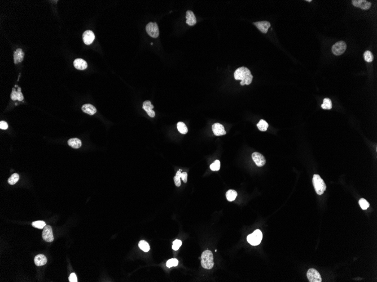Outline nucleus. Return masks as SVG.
<instances>
[{
	"label": "nucleus",
	"instance_id": "f257e3e1",
	"mask_svg": "<svg viewBox=\"0 0 377 282\" xmlns=\"http://www.w3.org/2000/svg\"><path fill=\"white\" fill-rule=\"evenodd\" d=\"M234 79L236 80H241V85H250L253 79L251 72L247 68L242 67L238 68L234 73Z\"/></svg>",
	"mask_w": 377,
	"mask_h": 282
},
{
	"label": "nucleus",
	"instance_id": "f03ea898",
	"mask_svg": "<svg viewBox=\"0 0 377 282\" xmlns=\"http://www.w3.org/2000/svg\"><path fill=\"white\" fill-rule=\"evenodd\" d=\"M201 265L205 269H211L214 267V256L210 250H205L201 256Z\"/></svg>",
	"mask_w": 377,
	"mask_h": 282
},
{
	"label": "nucleus",
	"instance_id": "7ed1b4c3",
	"mask_svg": "<svg viewBox=\"0 0 377 282\" xmlns=\"http://www.w3.org/2000/svg\"><path fill=\"white\" fill-rule=\"evenodd\" d=\"M313 185L317 194L321 195L324 194L326 189V185L319 175L315 174L312 179Z\"/></svg>",
	"mask_w": 377,
	"mask_h": 282
},
{
	"label": "nucleus",
	"instance_id": "20e7f679",
	"mask_svg": "<svg viewBox=\"0 0 377 282\" xmlns=\"http://www.w3.org/2000/svg\"><path fill=\"white\" fill-rule=\"evenodd\" d=\"M263 239V234L262 232L257 229L255 231H254L252 234L247 236V242L252 245H259L261 243Z\"/></svg>",
	"mask_w": 377,
	"mask_h": 282
},
{
	"label": "nucleus",
	"instance_id": "39448f33",
	"mask_svg": "<svg viewBox=\"0 0 377 282\" xmlns=\"http://www.w3.org/2000/svg\"><path fill=\"white\" fill-rule=\"evenodd\" d=\"M347 49V45L344 41L338 42L332 47L333 53L336 56L342 55Z\"/></svg>",
	"mask_w": 377,
	"mask_h": 282
},
{
	"label": "nucleus",
	"instance_id": "423d86ee",
	"mask_svg": "<svg viewBox=\"0 0 377 282\" xmlns=\"http://www.w3.org/2000/svg\"><path fill=\"white\" fill-rule=\"evenodd\" d=\"M146 32L148 33L150 37L157 38L159 35L158 26L157 23L150 22L147 24L146 27Z\"/></svg>",
	"mask_w": 377,
	"mask_h": 282
},
{
	"label": "nucleus",
	"instance_id": "0eeeda50",
	"mask_svg": "<svg viewBox=\"0 0 377 282\" xmlns=\"http://www.w3.org/2000/svg\"><path fill=\"white\" fill-rule=\"evenodd\" d=\"M307 277L309 282H321L322 278L319 272L315 269L311 268L308 270Z\"/></svg>",
	"mask_w": 377,
	"mask_h": 282
},
{
	"label": "nucleus",
	"instance_id": "6e6552de",
	"mask_svg": "<svg viewBox=\"0 0 377 282\" xmlns=\"http://www.w3.org/2000/svg\"><path fill=\"white\" fill-rule=\"evenodd\" d=\"M42 238L47 242H51L54 240V236L53 230L50 226L46 225L42 231Z\"/></svg>",
	"mask_w": 377,
	"mask_h": 282
},
{
	"label": "nucleus",
	"instance_id": "1a4fd4ad",
	"mask_svg": "<svg viewBox=\"0 0 377 282\" xmlns=\"http://www.w3.org/2000/svg\"><path fill=\"white\" fill-rule=\"evenodd\" d=\"M251 156L253 161L257 166L262 167L266 165V158L261 153L254 152L252 154Z\"/></svg>",
	"mask_w": 377,
	"mask_h": 282
},
{
	"label": "nucleus",
	"instance_id": "9d476101",
	"mask_svg": "<svg viewBox=\"0 0 377 282\" xmlns=\"http://www.w3.org/2000/svg\"><path fill=\"white\" fill-rule=\"evenodd\" d=\"M94 39H95V35L94 33L90 30L86 31L85 32H84L83 34V41L85 43V44L87 45L92 44V42L94 41Z\"/></svg>",
	"mask_w": 377,
	"mask_h": 282
},
{
	"label": "nucleus",
	"instance_id": "9b49d317",
	"mask_svg": "<svg viewBox=\"0 0 377 282\" xmlns=\"http://www.w3.org/2000/svg\"><path fill=\"white\" fill-rule=\"evenodd\" d=\"M253 24L255 25L256 27L258 28V29L261 32L263 33H266L270 27V23L267 21H261V22H255L253 23Z\"/></svg>",
	"mask_w": 377,
	"mask_h": 282
},
{
	"label": "nucleus",
	"instance_id": "f8f14e48",
	"mask_svg": "<svg viewBox=\"0 0 377 282\" xmlns=\"http://www.w3.org/2000/svg\"><path fill=\"white\" fill-rule=\"evenodd\" d=\"M352 2L354 6L360 7L363 10L369 9L372 5L370 2L365 0H352Z\"/></svg>",
	"mask_w": 377,
	"mask_h": 282
},
{
	"label": "nucleus",
	"instance_id": "ddd939ff",
	"mask_svg": "<svg viewBox=\"0 0 377 282\" xmlns=\"http://www.w3.org/2000/svg\"><path fill=\"white\" fill-rule=\"evenodd\" d=\"M212 129L214 135L216 136H223L226 134L227 132L225 130L224 127L223 125L219 123H216L212 125Z\"/></svg>",
	"mask_w": 377,
	"mask_h": 282
},
{
	"label": "nucleus",
	"instance_id": "4468645a",
	"mask_svg": "<svg viewBox=\"0 0 377 282\" xmlns=\"http://www.w3.org/2000/svg\"><path fill=\"white\" fill-rule=\"evenodd\" d=\"M142 108H143V109H144V111H146V113L148 114V116H150V117H152V118H153V117H155V113L153 110V109L154 108V105L151 104V102L150 101L146 100V101L144 102Z\"/></svg>",
	"mask_w": 377,
	"mask_h": 282
},
{
	"label": "nucleus",
	"instance_id": "2eb2a0df",
	"mask_svg": "<svg viewBox=\"0 0 377 282\" xmlns=\"http://www.w3.org/2000/svg\"><path fill=\"white\" fill-rule=\"evenodd\" d=\"M186 23L190 26H193L196 23V19L194 14L190 10L187 11L186 14Z\"/></svg>",
	"mask_w": 377,
	"mask_h": 282
},
{
	"label": "nucleus",
	"instance_id": "dca6fc26",
	"mask_svg": "<svg viewBox=\"0 0 377 282\" xmlns=\"http://www.w3.org/2000/svg\"><path fill=\"white\" fill-rule=\"evenodd\" d=\"M74 65L76 69L78 70H86L88 67V64L86 61L82 59H76L74 61Z\"/></svg>",
	"mask_w": 377,
	"mask_h": 282
},
{
	"label": "nucleus",
	"instance_id": "f3484780",
	"mask_svg": "<svg viewBox=\"0 0 377 282\" xmlns=\"http://www.w3.org/2000/svg\"><path fill=\"white\" fill-rule=\"evenodd\" d=\"M81 109L83 112L90 116L94 115L97 112L96 108L90 104H86L83 105L81 108Z\"/></svg>",
	"mask_w": 377,
	"mask_h": 282
},
{
	"label": "nucleus",
	"instance_id": "a211bd4d",
	"mask_svg": "<svg viewBox=\"0 0 377 282\" xmlns=\"http://www.w3.org/2000/svg\"><path fill=\"white\" fill-rule=\"evenodd\" d=\"M24 53L21 49H18L14 53V61L15 64L22 62L23 60Z\"/></svg>",
	"mask_w": 377,
	"mask_h": 282
},
{
	"label": "nucleus",
	"instance_id": "6ab92c4d",
	"mask_svg": "<svg viewBox=\"0 0 377 282\" xmlns=\"http://www.w3.org/2000/svg\"><path fill=\"white\" fill-rule=\"evenodd\" d=\"M35 264L37 266H41L47 264V259L45 255L39 254L37 255L34 259Z\"/></svg>",
	"mask_w": 377,
	"mask_h": 282
},
{
	"label": "nucleus",
	"instance_id": "aec40b11",
	"mask_svg": "<svg viewBox=\"0 0 377 282\" xmlns=\"http://www.w3.org/2000/svg\"><path fill=\"white\" fill-rule=\"evenodd\" d=\"M68 144L71 147L74 148V149H78L80 148L82 145L81 141L78 138H72L68 140Z\"/></svg>",
	"mask_w": 377,
	"mask_h": 282
},
{
	"label": "nucleus",
	"instance_id": "412c9836",
	"mask_svg": "<svg viewBox=\"0 0 377 282\" xmlns=\"http://www.w3.org/2000/svg\"><path fill=\"white\" fill-rule=\"evenodd\" d=\"M237 192L234 190H229L226 193V197L227 200L229 202H232L234 200L236 197H237Z\"/></svg>",
	"mask_w": 377,
	"mask_h": 282
},
{
	"label": "nucleus",
	"instance_id": "4be33fe9",
	"mask_svg": "<svg viewBox=\"0 0 377 282\" xmlns=\"http://www.w3.org/2000/svg\"><path fill=\"white\" fill-rule=\"evenodd\" d=\"M268 126H269L268 123L266 122V120H261L259 122V123L257 124V128L259 129L260 131H263V132L266 131L268 129Z\"/></svg>",
	"mask_w": 377,
	"mask_h": 282
},
{
	"label": "nucleus",
	"instance_id": "5701e85b",
	"mask_svg": "<svg viewBox=\"0 0 377 282\" xmlns=\"http://www.w3.org/2000/svg\"><path fill=\"white\" fill-rule=\"evenodd\" d=\"M177 127L178 131L182 134H186L188 132V129L186 125L182 122H179L177 123Z\"/></svg>",
	"mask_w": 377,
	"mask_h": 282
},
{
	"label": "nucleus",
	"instance_id": "b1692460",
	"mask_svg": "<svg viewBox=\"0 0 377 282\" xmlns=\"http://www.w3.org/2000/svg\"><path fill=\"white\" fill-rule=\"evenodd\" d=\"M332 102L330 99L329 98H325L323 101V104L321 105L322 108L323 109L330 110L332 108Z\"/></svg>",
	"mask_w": 377,
	"mask_h": 282
},
{
	"label": "nucleus",
	"instance_id": "393cba45",
	"mask_svg": "<svg viewBox=\"0 0 377 282\" xmlns=\"http://www.w3.org/2000/svg\"><path fill=\"white\" fill-rule=\"evenodd\" d=\"M138 245H139L140 249L145 252H147L150 250V245L148 244V243L145 241H140Z\"/></svg>",
	"mask_w": 377,
	"mask_h": 282
},
{
	"label": "nucleus",
	"instance_id": "a878e982",
	"mask_svg": "<svg viewBox=\"0 0 377 282\" xmlns=\"http://www.w3.org/2000/svg\"><path fill=\"white\" fill-rule=\"evenodd\" d=\"M19 179V176L18 174H14L10 176V177L8 179V183L10 185H14L18 181Z\"/></svg>",
	"mask_w": 377,
	"mask_h": 282
},
{
	"label": "nucleus",
	"instance_id": "bb28decb",
	"mask_svg": "<svg viewBox=\"0 0 377 282\" xmlns=\"http://www.w3.org/2000/svg\"><path fill=\"white\" fill-rule=\"evenodd\" d=\"M181 170H180L177 171L176 176L174 177L175 184L177 187H179L181 185Z\"/></svg>",
	"mask_w": 377,
	"mask_h": 282
},
{
	"label": "nucleus",
	"instance_id": "cd10ccee",
	"mask_svg": "<svg viewBox=\"0 0 377 282\" xmlns=\"http://www.w3.org/2000/svg\"><path fill=\"white\" fill-rule=\"evenodd\" d=\"M359 203L360 204V206L361 207V208H362L363 210L367 209L369 207H370V204L368 202V201L364 198H361L359 200Z\"/></svg>",
	"mask_w": 377,
	"mask_h": 282
},
{
	"label": "nucleus",
	"instance_id": "c85d7f7f",
	"mask_svg": "<svg viewBox=\"0 0 377 282\" xmlns=\"http://www.w3.org/2000/svg\"><path fill=\"white\" fill-rule=\"evenodd\" d=\"M32 225L33 227H36L37 229H44V227L47 225L46 223L43 221H34L32 223Z\"/></svg>",
	"mask_w": 377,
	"mask_h": 282
},
{
	"label": "nucleus",
	"instance_id": "c756f323",
	"mask_svg": "<svg viewBox=\"0 0 377 282\" xmlns=\"http://www.w3.org/2000/svg\"><path fill=\"white\" fill-rule=\"evenodd\" d=\"M364 59L367 62H372L374 59V56L372 55V52L370 51H366L363 54Z\"/></svg>",
	"mask_w": 377,
	"mask_h": 282
},
{
	"label": "nucleus",
	"instance_id": "7c9ffc66",
	"mask_svg": "<svg viewBox=\"0 0 377 282\" xmlns=\"http://www.w3.org/2000/svg\"><path fill=\"white\" fill-rule=\"evenodd\" d=\"M220 168V162L219 160H216L210 165V169L212 171H219Z\"/></svg>",
	"mask_w": 377,
	"mask_h": 282
},
{
	"label": "nucleus",
	"instance_id": "2f4dec72",
	"mask_svg": "<svg viewBox=\"0 0 377 282\" xmlns=\"http://www.w3.org/2000/svg\"><path fill=\"white\" fill-rule=\"evenodd\" d=\"M178 264V261L176 259H169L167 262V266L171 268L173 266H176Z\"/></svg>",
	"mask_w": 377,
	"mask_h": 282
},
{
	"label": "nucleus",
	"instance_id": "473e14b6",
	"mask_svg": "<svg viewBox=\"0 0 377 282\" xmlns=\"http://www.w3.org/2000/svg\"><path fill=\"white\" fill-rule=\"evenodd\" d=\"M182 242L180 240L176 239L173 242L172 249L175 251H177L181 246Z\"/></svg>",
	"mask_w": 377,
	"mask_h": 282
},
{
	"label": "nucleus",
	"instance_id": "72a5a7b5",
	"mask_svg": "<svg viewBox=\"0 0 377 282\" xmlns=\"http://www.w3.org/2000/svg\"><path fill=\"white\" fill-rule=\"evenodd\" d=\"M17 94H18V91H17L15 88H13L12 93L11 94V96H10L11 100H13L14 101L17 100Z\"/></svg>",
	"mask_w": 377,
	"mask_h": 282
},
{
	"label": "nucleus",
	"instance_id": "f704fd0d",
	"mask_svg": "<svg viewBox=\"0 0 377 282\" xmlns=\"http://www.w3.org/2000/svg\"><path fill=\"white\" fill-rule=\"evenodd\" d=\"M69 281L70 282H78V279L76 275V274L74 273H71L70 274V277H69Z\"/></svg>",
	"mask_w": 377,
	"mask_h": 282
},
{
	"label": "nucleus",
	"instance_id": "c9c22d12",
	"mask_svg": "<svg viewBox=\"0 0 377 282\" xmlns=\"http://www.w3.org/2000/svg\"><path fill=\"white\" fill-rule=\"evenodd\" d=\"M0 129H8V124L5 121L0 122Z\"/></svg>",
	"mask_w": 377,
	"mask_h": 282
},
{
	"label": "nucleus",
	"instance_id": "e433bc0d",
	"mask_svg": "<svg viewBox=\"0 0 377 282\" xmlns=\"http://www.w3.org/2000/svg\"><path fill=\"white\" fill-rule=\"evenodd\" d=\"M181 179L183 180V181L186 183H187V174L186 172H182L181 173Z\"/></svg>",
	"mask_w": 377,
	"mask_h": 282
},
{
	"label": "nucleus",
	"instance_id": "4c0bfd02",
	"mask_svg": "<svg viewBox=\"0 0 377 282\" xmlns=\"http://www.w3.org/2000/svg\"><path fill=\"white\" fill-rule=\"evenodd\" d=\"M24 97L23 94L22 92H19L18 91V94H17V100L19 101H22L23 100Z\"/></svg>",
	"mask_w": 377,
	"mask_h": 282
},
{
	"label": "nucleus",
	"instance_id": "58836bf2",
	"mask_svg": "<svg viewBox=\"0 0 377 282\" xmlns=\"http://www.w3.org/2000/svg\"><path fill=\"white\" fill-rule=\"evenodd\" d=\"M18 91H19V92H21V89H20V88H18Z\"/></svg>",
	"mask_w": 377,
	"mask_h": 282
},
{
	"label": "nucleus",
	"instance_id": "ea45409f",
	"mask_svg": "<svg viewBox=\"0 0 377 282\" xmlns=\"http://www.w3.org/2000/svg\"><path fill=\"white\" fill-rule=\"evenodd\" d=\"M306 1H307V2H311L312 1H311V0H307Z\"/></svg>",
	"mask_w": 377,
	"mask_h": 282
}]
</instances>
